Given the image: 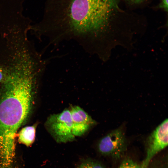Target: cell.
I'll return each instance as SVG.
<instances>
[{
    "instance_id": "6da1fadb",
    "label": "cell",
    "mask_w": 168,
    "mask_h": 168,
    "mask_svg": "<svg viewBox=\"0 0 168 168\" xmlns=\"http://www.w3.org/2000/svg\"><path fill=\"white\" fill-rule=\"evenodd\" d=\"M118 6L117 0H72L67 16L50 25L51 42L73 40L89 54L101 56L122 34L110 23Z\"/></svg>"
},
{
    "instance_id": "7a4b0ae2",
    "label": "cell",
    "mask_w": 168,
    "mask_h": 168,
    "mask_svg": "<svg viewBox=\"0 0 168 168\" xmlns=\"http://www.w3.org/2000/svg\"><path fill=\"white\" fill-rule=\"evenodd\" d=\"M37 75L26 72L8 74L0 92V154L16 151L17 132L31 109Z\"/></svg>"
},
{
    "instance_id": "3957f363",
    "label": "cell",
    "mask_w": 168,
    "mask_h": 168,
    "mask_svg": "<svg viewBox=\"0 0 168 168\" xmlns=\"http://www.w3.org/2000/svg\"><path fill=\"white\" fill-rule=\"evenodd\" d=\"M45 126L57 142L65 143L75 140L72 132V120L69 109L50 115L45 123Z\"/></svg>"
},
{
    "instance_id": "277c9868",
    "label": "cell",
    "mask_w": 168,
    "mask_h": 168,
    "mask_svg": "<svg viewBox=\"0 0 168 168\" xmlns=\"http://www.w3.org/2000/svg\"><path fill=\"white\" fill-rule=\"evenodd\" d=\"M127 148L126 139L121 128L115 129L102 138L97 144L98 152L104 156L119 159Z\"/></svg>"
},
{
    "instance_id": "5b68a950",
    "label": "cell",
    "mask_w": 168,
    "mask_h": 168,
    "mask_svg": "<svg viewBox=\"0 0 168 168\" xmlns=\"http://www.w3.org/2000/svg\"><path fill=\"white\" fill-rule=\"evenodd\" d=\"M168 124L167 119L158 125L147 138L146 157L141 163L142 168H148L153 158L167 146Z\"/></svg>"
},
{
    "instance_id": "8992f818",
    "label": "cell",
    "mask_w": 168,
    "mask_h": 168,
    "mask_svg": "<svg viewBox=\"0 0 168 168\" xmlns=\"http://www.w3.org/2000/svg\"><path fill=\"white\" fill-rule=\"evenodd\" d=\"M72 120V132L75 137L84 135L97 123L86 111L78 106L70 110Z\"/></svg>"
},
{
    "instance_id": "52a82bcc",
    "label": "cell",
    "mask_w": 168,
    "mask_h": 168,
    "mask_svg": "<svg viewBox=\"0 0 168 168\" xmlns=\"http://www.w3.org/2000/svg\"><path fill=\"white\" fill-rule=\"evenodd\" d=\"M37 125L35 124L22 128L17 135L18 142L26 147L31 146L35 140Z\"/></svg>"
},
{
    "instance_id": "ba28073f",
    "label": "cell",
    "mask_w": 168,
    "mask_h": 168,
    "mask_svg": "<svg viewBox=\"0 0 168 168\" xmlns=\"http://www.w3.org/2000/svg\"><path fill=\"white\" fill-rule=\"evenodd\" d=\"M75 168H105L99 161L91 158L83 159Z\"/></svg>"
},
{
    "instance_id": "9c48e42d",
    "label": "cell",
    "mask_w": 168,
    "mask_h": 168,
    "mask_svg": "<svg viewBox=\"0 0 168 168\" xmlns=\"http://www.w3.org/2000/svg\"><path fill=\"white\" fill-rule=\"evenodd\" d=\"M118 168H142L139 164L130 158L124 160Z\"/></svg>"
},
{
    "instance_id": "30bf717a",
    "label": "cell",
    "mask_w": 168,
    "mask_h": 168,
    "mask_svg": "<svg viewBox=\"0 0 168 168\" xmlns=\"http://www.w3.org/2000/svg\"><path fill=\"white\" fill-rule=\"evenodd\" d=\"M6 75L3 70L0 66V83H2L5 81Z\"/></svg>"
},
{
    "instance_id": "8fae6325",
    "label": "cell",
    "mask_w": 168,
    "mask_h": 168,
    "mask_svg": "<svg viewBox=\"0 0 168 168\" xmlns=\"http://www.w3.org/2000/svg\"><path fill=\"white\" fill-rule=\"evenodd\" d=\"M160 7L163 8L166 11H168V0H161Z\"/></svg>"
},
{
    "instance_id": "7c38bea8",
    "label": "cell",
    "mask_w": 168,
    "mask_h": 168,
    "mask_svg": "<svg viewBox=\"0 0 168 168\" xmlns=\"http://www.w3.org/2000/svg\"><path fill=\"white\" fill-rule=\"evenodd\" d=\"M129 2H130L131 3L135 4H138L140 3L145 0H127Z\"/></svg>"
}]
</instances>
